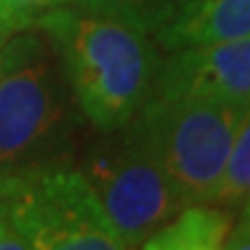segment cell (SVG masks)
Returning <instances> with one entry per match:
<instances>
[{"mask_svg": "<svg viewBox=\"0 0 250 250\" xmlns=\"http://www.w3.org/2000/svg\"><path fill=\"white\" fill-rule=\"evenodd\" d=\"M70 5V0H0V35L33 28L49 12Z\"/></svg>", "mask_w": 250, "mask_h": 250, "instance_id": "8fae6325", "label": "cell"}, {"mask_svg": "<svg viewBox=\"0 0 250 250\" xmlns=\"http://www.w3.org/2000/svg\"><path fill=\"white\" fill-rule=\"evenodd\" d=\"M225 248L250 250V197L246 199V204L241 206L239 220H234L232 232H229V236H227Z\"/></svg>", "mask_w": 250, "mask_h": 250, "instance_id": "7c38bea8", "label": "cell"}, {"mask_svg": "<svg viewBox=\"0 0 250 250\" xmlns=\"http://www.w3.org/2000/svg\"><path fill=\"white\" fill-rule=\"evenodd\" d=\"M0 208L28 250L125 248L83 171L67 165L0 176Z\"/></svg>", "mask_w": 250, "mask_h": 250, "instance_id": "3957f363", "label": "cell"}, {"mask_svg": "<svg viewBox=\"0 0 250 250\" xmlns=\"http://www.w3.org/2000/svg\"><path fill=\"white\" fill-rule=\"evenodd\" d=\"M81 111L61 56L42 28L9 33L0 46V176L61 167Z\"/></svg>", "mask_w": 250, "mask_h": 250, "instance_id": "7a4b0ae2", "label": "cell"}, {"mask_svg": "<svg viewBox=\"0 0 250 250\" xmlns=\"http://www.w3.org/2000/svg\"><path fill=\"white\" fill-rule=\"evenodd\" d=\"M246 107L151 95L137 125L183 204H211Z\"/></svg>", "mask_w": 250, "mask_h": 250, "instance_id": "277c9868", "label": "cell"}, {"mask_svg": "<svg viewBox=\"0 0 250 250\" xmlns=\"http://www.w3.org/2000/svg\"><path fill=\"white\" fill-rule=\"evenodd\" d=\"M107 134L93 144L81 171L125 248H137L186 204L134 118Z\"/></svg>", "mask_w": 250, "mask_h": 250, "instance_id": "5b68a950", "label": "cell"}, {"mask_svg": "<svg viewBox=\"0 0 250 250\" xmlns=\"http://www.w3.org/2000/svg\"><path fill=\"white\" fill-rule=\"evenodd\" d=\"M37 28L61 56L81 116L102 134L127 125L151 98L160 67L151 35L67 5L42 17Z\"/></svg>", "mask_w": 250, "mask_h": 250, "instance_id": "6da1fadb", "label": "cell"}, {"mask_svg": "<svg viewBox=\"0 0 250 250\" xmlns=\"http://www.w3.org/2000/svg\"><path fill=\"white\" fill-rule=\"evenodd\" d=\"M160 98L211 100L250 104V35L171 51L158 67L155 88Z\"/></svg>", "mask_w": 250, "mask_h": 250, "instance_id": "8992f818", "label": "cell"}, {"mask_svg": "<svg viewBox=\"0 0 250 250\" xmlns=\"http://www.w3.org/2000/svg\"><path fill=\"white\" fill-rule=\"evenodd\" d=\"M70 5L98 17L123 21L153 37L174 19L183 0H70Z\"/></svg>", "mask_w": 250, "mask_h": 250, "instance_id": "9c48e42d", "label": "cell"}, {"mask_svg": "<svg viewBox=\"0 0 250 250\" xmlns=\"http://www.w3.org/2000/svg\"><path fill=\"white\" fill-rule=\"evenodd\" d=\"M232 213L218 204H188L142 243L146 250H220L232 232Z\"/></svg>", "mask_w": 250, "mask_h": 250, "instance_id": "ba28073f", "label": "cell"}, {"mask_svg": "<svg viewBox=\"0 0 250 250\" xmlns=\"http://www.w3.org/2000/svg\"><path fill=\"white\" fill-rule=\"evenodd\" d=\"M250 35V0H183L158 33L167 51Z\"/></svg>", "mask_w": 250, "mask_h": 250, "instance_id": "52a82bcc", "label": "cell"}, {"mask_svg": "<svg viewBox=\"0 0 250 250\" xmlns=\"http://www.w3.org/2000/svg\"><path fill=\"white\" fill-rule=\"evenodd\" d=\"M2 40H5V35H0V46H2Z\"/></svg>", "mask_w": 250, "mask_h": 250, "instance_id": "4fadbf2b", "label": "cell"}, {"mask_svg": "<svg viewBox=\"0 0 250 250\" xmlns=\"http://www.w3.org/2000/svg\"><path fill=\"white\" fill-rule=\"evenodd\" d=\"M248 197H250V104L243 111L239 130L234 134L223 179H220V186L215 190V197L211 204H218L227 208V211H232V208H241Z\"/></svg>", "mask_w": 250, "mask_h": 250, "instance_id": "30bf717a", "label": "cell"}]
</instances>
